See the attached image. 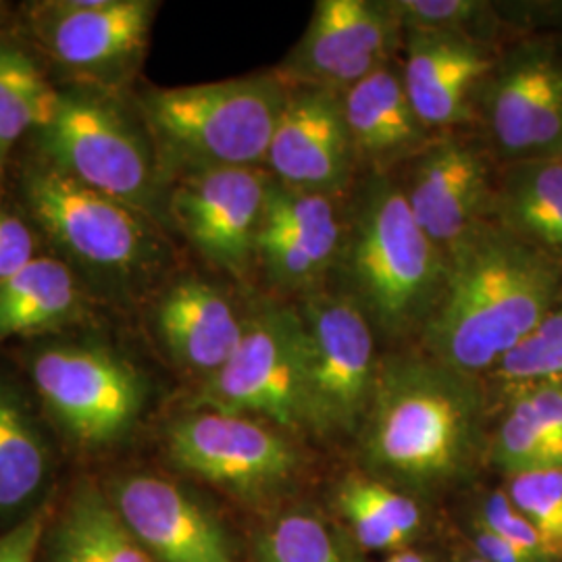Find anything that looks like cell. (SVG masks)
<instances>
[{"mask_svg":"<svg viewBox=\"0 0 562 562\" xmlns=\"http://www.w3.org/2000/svg\"><path fill=\"white\" fill-rule=\"evenodd\" d=\"M36 259V238L27 223L0 211V281Z\"/></svg>","mask_w":562,"mask_h":562,"instance_id":"36","label":"cell"},{"mask_svg":"<svg viewBox=\"0 0 562 562\" xmlns=\"http://www.w3.org/2000/svg\"><path fill=\"white\" fill-rule=\"evenodd\" d=\"M487 375L510 390L562 380V301Z\"/></svg>","mask_w":562,"mask_h":562,"instance_id":"28","label":"cell"},{"mask_svg":"<svg viewBox=\"0 0 562 562\" xmlns=\"http://www.w3.org/2000/svg\"><path fill=\"white\" fill-rule=\"evenodd\" d=\"M503 490L513 506L533 525L548 554L562 562V469L510 475Z\"/></svg>","mask_w":562,"mask_h":562,"instance_id":"30","label":"cell"},{"mask_svg":"<svg viewBox=\"0 0 562 562\" xmlns=\"http://www.w3.org/2000/svg\"><path fill=\"white\" fill-rule=\"evenodd\" d=\"M506 408L543 434L562 438V380L529 383L510 390Z\"/></svg>","mask_w":562,"mask_h":562,"instance_id":"34","label":"cell"},{"mask_svg":"<svg viewBox=\"0 0 562 562\" xmlns=\"http://www.w3.org/2000/svg\"><path fill=\"white\" fill-rule=\"evenodd\" d=\"M155 327L173 364L202 383L236 352L246 315L220 285L186 278L162 294L155 308Z\"/></svg>","mask_w":562,"mask_h":562,"instance_id":"21","label":"cell"},{"mask_svg":"<svg viewBox=\"0 0 562 562\" xmlns=\"http://www.w3.org/2000/svg\"><path fill=\"white\" fill-rule=\"evenodd\" d=\"M487 461L506 477L562 469V438L543 434L506 408L487 440Z\"/></svg>","mask_w":562,"mask_h":562,"instance_id":"29","label":"cell"},{"mask_svg":"<svg viewBox=\"0 0 562 562\" xmlns=\"http://www.w3.org/2000/svg\"><path fill=\"white\" fill-rule=\"evenodd\" d=\"M387 7L401 21L402 30L454 32L485 41L480 27L485 25L490 7L477 0H387Z\"/></svg>","mask_w":562,"mask_h":562,"instance_id":"32","label":"cell"},{"mask_svg":"<svg viewBox=\"0 0 562 562\" xmlns=\"http://www.w3.org/2000/svg\"><path fill=\"white\" fill-rule=\"evenodd\" d=\"M401 21L382 0H319L299 44L281 63V80L341 94L394 63Z\"/></svg>","mask_w":562,"mask_h":562,"instance_id":"13","label":"cell"},{"mask_svg":"<svg viewBox=\"0 0 562 562\" xmlns=\"http://www.w3.org/2000/svg\"><path fill=\"white\" fill-rule=\"evenodd\" d=\"M344 209L338 196L302 192L271 180L257 238L265 278L299 296L322 290L340 257Z\"/></svg>","mask_w":562,"mask_h":562,"instance_id":"16","label":"cell"},{"mask_svg":"<svg viewBox=\"0 0 562 562\" xmlns=\"http://www.w3.org/2000/svg\"><path fill=\"white\" fill-rule=\"evenodd\" d=\"M304 338L308 434L357 438L380 373L375 329L338 290H317L296 304Z\"/></svg>","mask_w":562,"mask_h":562,"instance_id":"7","label":"cell"},{"mask_svg":"<svg viewBox=\"0 0 562 562\" xmlns=\"http://www.w3.org/2000/svg\"><path fill=\"white\" fill-rule=\"evenodd\" d=\"M498 176L485 148L440 134L404 165L402 194L423 232L443 255L494 217Z\"/></svg>","mask_w":562,"mask_h":562,"instance_id":"15","label":"cell"},{"mask_svg":"<svg viewBox=\"0 0 562 562\" xmlns=\"http://www.w3.org/2000/svg\"><path fill=\"white\" fill-rule=\"evenodd\" d=\"M288 92L278 74L148 90L142 117L167 181L201 169L262 167Z\"/></svg>","mask_w":562,"mask_h":562,"instance_id":"4","label":"cell"},{"mask_svg":"<svg viewBox=\"0 0 562 562\" xmlns=\"http://www.w3.org/2000/svg\"><path fill=\"white\" fill-rule=\"evenodd\" d=\"M334 273L378 336L419 338L446 278V255L411 213L394 176H367L344 209Z\"/></svg>","mask_w":562,"mask_h":562,"instance_id":"3","label":"cell"},{"mask_svg":"<svg viewBox=\"0 0 562 562\" xmlns=\"http://www.w3.org/2000/svg\"><path fill=\"white\" fill-rule=\"evenodd\" d=\"M192 408H213L308 434L304 338L296 304L262 301L246 313L232 359L199 385Z\"/></svg>","mask_w":562,"mask_h":562,"instance_id":"8","label":"cell"},{"mask_svg":"<svg viewBox=\"0 0 562 562\" xmlns=\"http://www.w3.org/2000/svg\"><path fill=\"white\" fill-rule=\"evenodd\" d=\"M46 562H157L127 529L106 490L80 480L48 522Z\"/></svg>","mask_w":562,"mask_h":562,"instance_id":"22","label":"cell"},{"mask_svg":"<svg viewBox=\"0 0 562 562\" xmlns=\"http://www.w3.org/2000/svg\"><path fill=\"white\" fill-rule=\"evenodd\" d=\"M461 562H485L477 557V554H469V557H464Z\"/></svg>","mask_w":562,"mask_h":562,"instance_id":"39","label":"cell"},{"mask_svg":"<svg viewBox=\"0 0 562 562\" xmlns=\"http://www.w3.org/2000/svg\"><path fill=\"white\" fill-rule=\"evenodd\" d=\"M36 132L55 169L153 222L167 217L169 181L155 142L101 90L59 92L53 120Z\"/></svg>","mask_w":562,"mask_h":562,"instance_id":"5","label":"cell"},{"mask_svg":"<svg viewBox=\"0 0 562 562\" xmlns=\"http://www.w3.org/2000/svg\"><path fill=\"white\" fill-rule=\"evenodd\" d=\"M265 165L292 190L340 196L357 167L340 94L290 86Z\"/></svg>","mask_w":562,"mask_h":562,"instance_id":"18","label":"cell"},{"mask_svg":"<svg viewBox=\"0 0 562 562\" xmlns=\"http://www.w3.org/2000/svg\"><path fill=\"white\" fill-rule=\"evenodd\" d=\"M402 48L404 88L434 134H450L477 120L483 86L501 59L487 42L454 32L404 30Z\"/></svg>","mask_w":562,"mask_h":562,"instance_id":"19","label":"cell"},{"mask_svg":"<svg viewBox=\"0 0 562 562\" xmlns=\"http://www.w3.org/2000/svg\"><path fill=\"white\" fill-rule=\"evenodd\" d=\"M81 288L57 259L36 257L0 281V340L55 331L81 315Z\"/></svg>","mask_w":562,"mask_h":562,"instance_id":"24","label":"cell"},{"mask_svg":"<svg viewBox=\"0 0 562 562\" xmlns=\"http://www.w3.org/2000/svg\"><path fill=\"white\" fill-rule=\"evenodd\" d=\"M494 222L562 265V159L508 162L496 181Z\"/></svg>","mask_w":562,"mask_h":562,"instance_id":"23","label":"cell"},{"mask_svg":"<svg viewBox=\"0 0 562 562\" xmlns=\"http://www.w3.org/2000/svg\"><path fill=\"white\" fill-rule=\"evenodd\" d=\"M562 301V265L487 222L446 255V278L423 327L425 355L487 375Z\"/></svg>","mask_w":562,"mask_h":562,"instance_id":"2","label":"cell"},{"mask_svg":"<svg viewBox=\"0 0 562 562\" xmlns=\"http://www.w3.org/2000/svg\"><path fill=\"white\" fill-rule=\"evenodd\" d=\"M32 380L60 429L86 450L125 440L148 401L140 369L120 352L92 344L42 348L32 361Z\"/></svg>","mask_w":562,"mask_h":562,"instance_id":"10","label":"cell"},{"mask_svg":"<svg viewBox=\"0 0 562 562\" xmlns=\"http://www.w3.org/2000/svg\"><path fill=\"white\" fill-rule=\"evenodd\" d=\"M104 490L155 561L241 562L223 522L180 483L155 473H127Z\"/></svg>","mask_w":562,"mask_h":562,"instance_id":"17","label":"cell"},{"mask_svg":"<svg viewBox=\"0 0 562 562\" xmlns=\"http://www.w3.org/2000/svg\"><path fill=\"white\" fill-rule=\"evenodd\" d=\"M340 97L357 165L367 176H392L438 136L415 111L396 63L344 90Z\"/></svg>","mask_w":562,"mask_h":562,"instance_id":"20","label":"cell"},{"mask_svg":"<svg viewBox=\"0 0 562 562\" xmlns=\"http://www.w3.org/2000/svg\"><path fill=\"white\" fill-rule=\"evenodd\" d=\"M23 199L32 217L71 259L109 278L138 280L167 259L159 223L46 161L25 171Z\"/></svg>","mask_w":562,"mask_h":562,"instance_id":"6","label":"cell"},{"mask_svg":"<svg viewBox=\"0 0 562 562\" xmlns=\"http://www.w3.org/2000/svg\"><path fill=\"white\" fill-rule=\"evenodd\" d=\"M383 562H436L429 554L419 552V550H413V548H404L398 550L394 554H390Z\"/></svg>","mask_w":562,"mask_h":562,"instance_id":"38","label":"cell"},{"mask_svg":"<svg viewBox=\"0 0 562 562\" xmlns=\"http://www.w3.org/2000/svg\"><path fill=\"white\" fill-rule=\"evenodd\" d=\"M561 159H562V157H561Z\"/></svg>","mask_w":562,"mask_h":562,"instance_id":"40","label":"cell"},{"mask_svg":"<svg viewBox=\"0 0 562 562\" xmlns=\"http://www.w3.org/2000/svg\"><path fill=\"white\" fill-rule=\"evenodd\" d=\"M252 562H361L348 536L322 513L296 506L262 525Z\"/></svg>","mask_w":562,"mask_h":562,"instance_id":"27","label":"cell"},{"mask_svg":"<svg viewBox=\"0 0 562 562\" xmlns=\"http://www.w3.org/2000/svg\"><path fill=\"white\" fill-rule=\"evenodd\" d=\"M157 7L150 0L41 2L30 9V27L50 59L104 92L140 67Z\"/></svg>","mask_w":562,"mask_h":562,"instance_id":"11","label":"cell"},{"mask_svg":"<svg viewBox=\"0 0 562 562\" xmlns=\"http://www.w3.org/2000/svg\"><path fill=\"white\" fill-rule=\"evenodd\" d=\"M471 546L473 554H477L485 562H554L506 542L498 533L477 521H473L471 527Z\"/></svg>","mask_w":562,"mask_h":562,"instance_id":"37","label":"cell"},{"mask_svg":"<svg viewBox=\"0 0 562 562\" xmlns=\"http://www.w3.org/2000/svg\"><path fill=\"white\" fill-rule=\"evenodd\" d=\"M336 504L348 525L355 542L369 552H398L408 548V540L383 515L371 490L369 475H348L338 485Z\"/></svg>","mask_w":562,"mask_h":562,"instance_id":"31","label":"cell"},{"mask_svg":"<svg viewBox=\"0 0 562 562\" xmlns=\"http://www.w3.org/2000/svg\"><path fill=\"white\" fill-rule=\"evenodd\" d=\"M48 462L41 429L18 392L0 380V517L20 513L36 498Z\"/></svg>","mask_w":562,"mask_h":562,"instance_id":"25","label":"cell"},{"mask_svg":"<svg viewBox=\"0 0 562 562\" xmlns=\"http://www.w3.org/2000/svg\"><path fill=\"white\" fill-rule=\"evenodd\" d=\"M477 117L508 162L562 157V59L546 44L501 57L483 86Z\"/></svg>","mask_w":562,"mask_h":562,"instance_id":"14","label":"cell"},{"mask_svg":"<svg viewBox=\"0 0 562 562\" xmlns=\"http://www.w3.org/2000/svg\"><path fill=\"white\" fill-rule=\"evenodd\" d=\"M475 521L482 522L487 529L498 533L506 542L515 543L517 548L527 550V552H531L536 557L554 561L548 554L542 538L538 536L533 525L527 521L521 513L513 506L504 490H494L492 494H487L483 498Z\"/></svg>","mask_w":562,"mask_h":562,"instance_id":"33","label":"cell"},{"mask_svg":"<svg viewBox=\"0 0 562 562\" xmlns=\"http://www.w3.org/2000/svg\"><path fill=\"white\" fill-rule=\"evenodd\" d=\"M50 513L38 508L13 527L0 531V562H36L42 552Z\"/></svg>","mask_w":562,"mask_h":562,"instance_id":"35","label":"cell"},{"mask_svg":"<svg viewBox=\"0 0 562 562\" xmlns=\"http://www.w3.org/2000/svg\"><path fill=\"white\" fill-rule=\"evenodd\" d=\"M165 452L176 469L246 504L280 498L304 464L292 436L278 427L213 408L169 423Z\"/></svg>","mask_w":562,"mask_h":562,"instance_id":"9","label":"cell"},{"mask_svg":"<svg viewBox=\"0 0 562 562\" xmlns=\"http://www.w3.org/2000/svg\"><path fill=\"white\" fill-rule=\"evenodd\" d=\"M59 92L48 86L41 69L23 50L0 44V194L13 146L30 130L53 120Z\"/></svg>","mask_w":562,"mask_h":562,"instance_id":"26","label":"cell"},{"mask_svg":"<svg viewBox=\"0 0 562 562\" xmlns=\"http://www.w3.org/2000/svg\"><path fill=\"white\" fill-rule=\"evenodd\" d=\"M271 176L262 167L201 169L171 178L167 217L202 259L234 278L257 262Z\"/></svg>","mask_w":562,"mask_h":562,"instance_id":"12","label":"cell"},{"mask_svg":"<svg viewBox=\"0 0 562 562\" xmlns=\"http://www.w3.org/2000/svg\"><path fill=\"white\" fill-rule=\"evenodd\" d=\"M357 438L371 477L417 494L454 487L487 459L482 382L423 350L382 359Z\"/></svg>","mask_w":562,"mask_h":562,"instance_id":"1","label":"cell"}]
</instances>
